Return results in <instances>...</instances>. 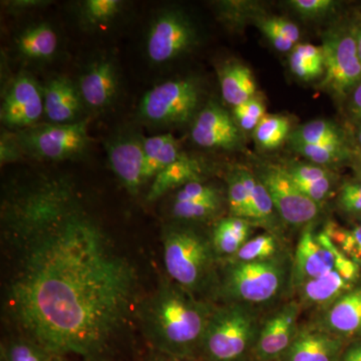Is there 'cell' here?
I'll return each mask as SVG.
<instances>
[{
	"label": "cell",
	"instance_id": "1",
	"mask_svg": "<svg viewBox=\"0 0 361 361\" xmlns=\"http://www.w3.org/2000/svg\"><path fill=\"white\" fill-rule=\"evenodd\" d=\"M4 312L51 357L108 361L137 320L134 263L70 176L28 173L1 198Z\"/></svg>",
	"mask_w": 361,
	"mask_h": 361
},
{
	"label": "cell",
	"instance_id": "2",
	"mask_svg": "<svg viewBox=\"0 0 361 361\" xmlns=\"http://www.w3.org/2000/svg\"><path fill=\"white\" fill-rule=\"evenodd\" d=\"M215 304L192 295L165 278L151 295L140 303L137 322L157 353L194 360L200 355L202 341Z\"/></svg>",
	"mask_w": 361,
	"mask_h": 361
},
{
	"label": "cell",
	"instance_id": "3",
	"mask_svg": "<svg viewBox=\"0 0 361 361\" xmlns=\"http://www.w3.org/2000/svg\"><path fill=\"white\" fill-rule=\"evenodd\" d=\"M163 258L168 278L202 300L217 296L221 261L211 234L186 223L166 226Z\"/></svg>",
	"mask_w": 361,
	"mask_h": 361
},
{
	"label": "cell",
	"instance_id": "4",
	"mask_svg": "<svg viewBox=\"0 0 361 361\" xmlns=\"http://www.w3.org/2000/svg\"><path fill=\"white\" fill-rule=\"evenodd\" d=\"M217 298L256 308L270 305L291 287L293 259L287 252L252 262L222 261Z\"/></svg>",
	"mask_w": 361,
	"mask_h": 361
},
{
	"label": "cell",
	"instance_id": "5",
	"mask_svg": "<svg viewBox=\"0 0 361 361\" xmlns=\"http://www.w3.org/2000/svg\"><path fill=\"white\" fill-rule=\"evenodd\" d=\"M261 325L256 308L238 303L216 305L200 355L206 361H242L255 348Z\"/></svg>",
	"mask_w": 361,
	"mask_h": 361
},
{
	"label": "cell",
	"instance_id": "6",
	"mask_svg": "<svg viewBox=\"0 0 361 361\" xmlns=\"http://www.w3.org/2000/svg\"><path fill=\"white\" fill-rule=\"evenodd\" d=\"M199 42V30L191 16L180 7H164L149 21L145 54L152 65H167L193 51Z\"/></svg>",
	"mask_w": 361,
	"mask_h": 361
},
{
	"label": "cell",
	"instance_id": "7",
	"mask_svg": "<svg viewBox=\"0 0 361 361\" xmlns=\"http://www.w3.org/2000/svg\"><path fill=\"white\" fill-rule=\"evenodd\" d=\"M203 90L192 77L166 80L142 96L139 116L157 127H173L189 122L200 106Z\"/></svg>",
	"mask_w": 361,
	"mask_h": 361
},
{
	"label": "cell",
	"instance_id": "8",
	"mask_svg": "<svg viewBox=\"0 0 361 361\" xmlns=\"http://www.w3.org/2000/svg\"><path fill=\"white\" fill-rule=\"evenodd\" d=\"M87 120L73 123H37L18 130L23 155L45 161H65L82 156L89 148Z\"/></svg>",
	"mask_w": 361,
	"mask_h": 361
},
{
	"label": "cell",
	"instance_id": "9",
	"mask_svg": "<svg viewBox=\"0 0 361 361\" xmlns=\"http://www.w3.org/2000/svg\"><path fill=\"white\" fill-rule=\"evenodd\" d=\"M325 75L320 87L338 96H345L361 84V61L355 37L348 32H334L323 42Z\"/></svg>",
	"mask_w": 361,
	"mask_h": 361
},
{
	"label": "cell",
	"instance_id": "10",
	"mask_svg": "<svg viewBox=\"0 0 361 361\" xmlns=\"http://www.w3.org/2000/svg\"><path fill=\"white\" fill-rule=\"evenodd\" d=\"M77 84L85 109L103 113L115 106L121 94V73L116 59L101 54L87 61L78 75Z\"/></svg>",
	"mask_w": 361,
	"mask_h": 361
},
{
	"label": "cell",
	"instance_id": "11",
	"mask_svg": "<svg viewBox=\"0 0 361 361\" xmlns=\"http://www.w3.org/2000/svg\"><path fill=\"white\" fill-rule=\"evenodd\" d=\"M44 116L42 87L30 73H18L2 92L0 120L7 129L18 130L37 125Z\"/></svg>",
	"mask_w": 361,
	"mask_h": 361
},
{
	"label": "cell",
	"instance_id": "12",
	"mask_svg": "<svg viewBox=\"0 0 361 361\" xmlns=\"http://www.w3.org/2000/svg\"><path fill=\"white\" fill-rule=\"evenodd\" d=\"M258 179L267 189L275 210L287 224H310L319 215V204L299 190L285 168L267 166L261 171Z\"/></svg>",
	"mask_w": 361,
	"mask_h": 361
},
{
	"label": "cell",
	"instance_id": "13",
	"mask_svg": "<svg viewBox=\"0 0 361 361\" xmlns=\"http://www.w3.org/2000/svg\"><path fill=\"white\" fill-rule=\"evenodd\" d=\"M302 310L298 301L279 306L263 320L255 351L259 360L271 361L282 357L298 334V318Z\"/></svg>",
	"mask_w": 361,
	"mask_h": 361
},
{
	"label": "cell",
	"instance_id": "14",
	"mask_svg": "<svg viewBox=\"0 0 361 361\" xmlns=\"http://www.w3.org/2000/svg\"><path fill=\"white\" fill-rule=\"evenodd\" d=\"M334 245L324 233L314 235L308 228L297 244L292 267L291 288L317 279L334 269Z\"/></svg>",
	"mask_w": 361,
	"mask_h": 361
},
{
	"label": "cell",
	"instance_id": "15",
	"mask_svg": "<svg viewBox=\"0 0 361 361\" xmlns=\"http://www.w3.org/2000/svg\"><path fill=\"white\" fill-rule=\"evenodd\" d=\"M144 141L139 133L125 130L111 137L106 146L111 170L132 195L144 185Z\"/></svg>",
	"mask_w": 361,
	"mask_h": 361
},
{
	"label": "cell",
	"instance_id": "16",
	"mask_svg": "<svg viewBox=\"0 0 361 361\" xmlns=\"http://www.w3.org/2000/svg\"><path fill=\"white\" fill-rule=\"evenodd\" d=\"M192 139L207 149H237L242 137L238 126L227 111L215 102L204 106L196 116L191 130Z\"/></svg>",
	"mask_w": 361,
	"mask_h": 361
},
{
	"label": "cell",
	"instance_id": "17",
	"mask_svg": "<svg viewBox=\"0 0 361 361\" xmlns=\"http://www.w3.org/2000/svg\"><path fill=\"white\" fill-rule=\"evenodd\" d=\"M44 116L51 123L66 125L80 122L85 109L77 84L65 75L51 78L44 87Z\"/></svg>",
	"mask_w": 361,
	"mask_h": 361
},
{
	"label": "cell",
	"instance_id": "18",
	"mask_svg": "<svg viewBox=\"0 0 361 361\" xmlns=\"http://www.w3.org/2000/svg\"><path fill=\"white\" fill-rule=\"evenodd\" d=\"M13 49L16 56L27 63H45L59 54V35L49 23H32L14 37Z\"/></svg>",
	"mask_w": 361,
	"mask_h": 361
},
{
	"label": "cell",
	"instance_id": "19",
	"mask_svg": "<svg viewBox=\"0 0 361 361\" xmlns=\"http://www.w3.org/2000/svg\"><path fill=\"white\" fill-rule=\"evenodd\" d=\"M343 339L316 326L299 329L284 361H339Z\"/></svg>",
	"mask_w": 361,
	"mask_h": 361
},
{
	"label": "cell",
	"instance_id": "20",
	"mask_svg": "<svg viewBox=\"0 0 361 361\" xmlns=\"http://www.w3.org/2000/svg\"><path fill=\"white\" fill-rule=\"evenodd\" d=\"M318 327L337 337L361 336V288L351 289L323 310Z\"/></svg>",
	"mask_w": 361,
	"mask_h": 361
},
{
	"label": "cell",
	"instance_id": "21",
	"mask_svg": "<svg viewBox=\"0 0 361 361\" xmlns=\"http://www.w3.org/2000/svg\"><path fill=\"white\" fill-rule=\"evenodd\" d=\"M128 4L122 0H82L75 2L73 13L78 25L87 32L113 27L125 18Z\"/></svg>",
	"mask_w": 361,
	"mask_h": 361
},
{
	"label": "cell",
	"instance_id": "22",
	"mask_svg": "<svg viewBox=\"0 0 361 361\" xmlns=\"http://www.w3.org/2000/svg\"><path fill=\"white\" fill-rule=\"evenodd\" d=\"M350 282L344 279L334 268L317 279L310 280L294 290L298 294L301 307H318L325 310L344 293L351 290Z\"/></svg>",
	"mask_w": 361,
	"mask_h": 361
},
{
	"label": "cell",
	"instance_id": "23",
	"mask_svg": "<svg viewBox=\"0 0 361 361\" xmlns=\"http://www.w3.org/2000/svg\"><path fill=\"white\" fill-rule=\"evenodd\" d=\"M203 173L200 161L183 153L178 160L161 171L153 180L147 200L155 201L171 190L179 189L188 183L200 180Z\"/></svg>",
	"mask_w": 361,
	"mask_h": 361
},
{
	"label": "cell",
	"instance_id": "24",
	"mask_svg": "<svg viewBox=\"0 0 361 361\" xmlns=\"http://www.w3.org/2000/svg\"><path fill=\"white\" fill-rule=\"evenodd\" d=\"M221 92L226 103L233 106L255 97L256 82L250 68L238 61H228L219 68Z\"/></svg>",
	"mask_w": 361,
	"mask_h": 361
},
{
	"label": "cell",
	"instance_id": "25",
	"mask_svg": "<svg viewBox=\"0 0 361 361\" xmlns=\"http://www.w3.org/2000/svg\"><path fill=\"white\" fill-rule=\"evenodd\" d=\"M250 221L243 218H223L216 223L211 232L214 249L221 262L236 255L250 237Z\"/></svg>",
	"mask_w": 361,
	"mask_h": 361
},
{
	"label": "cell",
	"instance_id": "26",
	"mask_svg": "<svg viewBox=\"0 0 361 361\" xmlns=\"http://www.w3.org/2000/svg\"><path fill=\"white\" fill-rule=\"evenodd\" d=\"M144 154L142 182L145 185L178 160L183 152L180 151L179 144L172 135L164 134L145 137Z\"/></svg>",
	"mask_w": 361,
	"mask_h": 361
},
{
	"label": "cell",
	"instance_id": "27",
	"mask_svg": "<svg viewBox=\"0 0 361 361\" xmlns=\"http://www.w3.org/2000/svg\"><path fill=\"white\" fill-rule=\"evenodd\" d=\"M238 171L247 192L250 220L260 223L271 222L276 210L267 189L258 177L252 175L249 171L245 169Z\"/></svg>",
	"mask_w": 361,
	"mask_h": 361
},
{
	"label": "cell",
	"instance_id": "28",
	"mask_svg": "<svg viewBox=\"0 0 361 361\" xmlns=\"http://www.w3.org/2000/svg\"><path fill=\"white\" fill-rule=\"evenodd\" d=\"M290 141L298 144L345 146L343 133L336 123L325 120L312 121L298 128L292 134Z\"/></svg>",
	"mask_w": 361,
	"mask_h": 361
},
{
	"label": "cell",
	"instance_id": "29",
	"mask_svg": "<svg viewBox=\"0 0 361 361\" xmlns=\"http://www.w3.org/2000/svg\"><path fill=\"white\" fill-rule=\"evenodd\" d=\"M289 130L290 123L286 116L266 115L254 130V137L261 148L274 149L281 146Z\"/></svg>",
	"mask_w": 361,
	"mask_h": 361
},
{
	"label": "cell",
	"instance_id": "30",
	"mask_svg": "<svg viewBox=\"0 0 361 361\" xmlns=\"http://www.w3.org/2000/svg\"><path fill=\"white\" fill-rule=\"evenodd\" d=\"M283 252L280 250L279 243L275 235L271 233L258 235L248 241L240 248L236 255L228 260L237 262H252V261L265 260L275 257Z\"/></svg>",
	"mask_w": 361,
	"mask_h": 361
},
{
	"label": "cell",
	"instance_id": "31",
	"mask_svg": "<svg viewBox=\"0 0 361 361\" xmlns=\"http://www.w3.org/2000/svg\"><path fill=\"white\" fill-rule=\"evenodd\" d=\"M323 233L346 257L357 264L361 263V224L353 230H345L330 222L325 226Z\"/></svg>",
	"mask_w": 361,
	"mask_h": 361
},
{
	"label": "cell",
	"instance_id": "32",
	"mask_svg": "<svg viewBox=\"0 0 361 361\" xmlns=\"http://www.w3.org/2000/svg\"><path fill=\"white\" fill-rule=\"evenodd\" d=\"M221 201L176 202L171 207V216L178 223L201 222L212 219L219 212Z\"/></svg>",
	"mask_w": 361,
	"mask_h": 361
},
{
	"label": "cell",
	"instance_id": "33",
	"mask_svg": "<svg viewBox=\"0 0 361 361\" xmlns=\"http://www.w3.org/2000/svg\"><path fill=\"white\" fill-rule=\"evenodd\" d=\"M292 149L297 153L305 157L306 159L316 165H334L343 161L348 157L345 146L336 145H308L291 142Z\"/></svg>",
	"mask_w": 361,
	"mask_h": 361
},
{
	"label": "cell",
	"instance_id": "34",
	"mask_svg": "<svg viewBox=\"0 0 361 361\" xmlns=\"http://www.w3.org/2000/svg\"><path fill=\"white\" fill-rule=\"evenodd\" d=\"M2 355L4 361H49L51 358L37 344L21 336L9 342Z\"/></svg>",
	"mask_w": 361,
	"mask_h": 361
},
{
	"label": "cell",
	"instance_id": "35",
	"mask_svg": "<svg viewBox=\"0 0 361 361\" xmlns=\"http://www.w3.org/2000/svg\"><path fill=\"white\" fill-rule=\"evenodd\" d=\"M265 104L262 99L253 97L245 103L234 106L233 118L243 130H255L265 116Z\"/></svg>",
	"mask_w": 361,
	"mask_h": 361
},
{
	"label": "cell",
	"instance_id": "36",
	"mask_svg": "<svg viewBox=\"0 0 361 361\" xmlns=\"http://www.w3.org/2000/svg\"><path fill=\"white\" fill-rule=\"evenodd\" d=\"M228 202L232 217L250 220L247 192L238 170L228 178Z\"/></svg>",
	"mask_w": 361,
	"mask_h": 361
},
{
	"label": "cell",
	"instance_id": "37",
	"mask_svg": "<svg viewBox=\"0 0 361 361\" xmlns=\"http://www.w3.org/2000/svg\"><path fill=\"white\" fill-rule=\"evenodd\" d=\"M176 202L221 201L219 192L210 185L203 184L201 180L188 183L179 188L175 195Z\"/></svg>",
	"mask_w": 361,
	"mask_h": 361
},
{
	"label": "cell",
	"instance_id": "38",
	"mask_svg": "<svg viewBox=\"0 0 361 361\" xmlns=\"http://www.w3.org/2000/svg\"><path fill=\"white\" fill-rule=\"evenodd\" d=\"M289 4L299 16L314 20L331 13L336 8L337 2L332 0H292Z\"/></svg>",
	"mask_w": 361,
	"mask_h": 361
},
{
	"label": "cell",
	"instance_id": "39",
	"mask_svg": "<svg viewBox=\"0 0 361 361\" xmlns=\"http://www.w3.org/2000/svg\"><path fill=\"white\" fill-rule=\"evenodd\" d=\"M295 184L317 182L330 177L329 171L322 166L310 165V164L293 163L285 168Z\"/></svg>",
	"mask_w": 361,
	"mask_h": 361
},
{
	"label": "cell",
	"instance_id": "40",
	"mask_svg": "<svg viewBox=\"0 0 361 361\" xmlns=\"http://www.w3.org/2000/svg\"><path fill=\"white\" fill-rule=\"evenodd\" d=\"M338 205L345 212L361 215V180L346 183L341 187Z\"/></svg>",
	"mask_w": 361,
	"mask_h": 361
},
{
	"label": "cell",
	"instance_id": "41",
	"mask_svg": "<svg viewBox=\"0 0 361 361\" xmlns=\"http://www.w3.org/2000/svg\"><path fill=\"white\" fill-rule=\"evenodd\" d=\"M292 73L303 80H311L319 78L324 73L323 66H316L310 63L302 54H299L295 49H292L289 59Z\"/></svg>",
	"mask_w": 361,
	"mask_h": 361
},
{
	"label": "cell",
	"instance_id": "42",
	"mask_svg": "<svg viewBox=\"0 0 361 361\" xmlns=\"http://www.w3.org/2000/svg\"><path fill=\"white\" fill-rule=\"evenodd\" d=\"M23 155L18 139H16V133L9 134L4 132L0 139V161L1 165H6L8 163H13L20 160Z\"/></svg>",
	"mask_w": 361,
	"mask_h": 361
},
{
	"label": "cell",
	"instance_id": "43",
	"mask_svg": "<svg viewBox=\"0 0 361 361\" xmlns=\"http://www.w3.org/2000/svg\"><path fill=\"white\" fill-rule=\"evenodd\" d=\"M301 192L315 203L320 204L331 191V178L327 177L317 182L296 184Z\"/></svg>",
	"mask_w": 361,
	"mask_h": 361
},
{
	"label": "cell",
	"instance_id": "44",
	"mask_svg": "<svg viewBox=\"0 0 361 361\" xmlns=\"http://www.w3.org/2000/svg\"><path fill=\"white\" fill-rule=\"evenodd\" d=\"M6 11L11 16H23L30 11H39L52 4L49 0H9L2 2Z\"/></svg>",
	"mask_w": 361,
	"mask_h": 361
},
{
	"label": "cell",
	"instance_id": "45",
	"mask_svg": "<svg viewBox=\"0 0 361 361\" xmlns=\"http://www.w3.org/2000/svg\"><path fill=\"white\" fill-rule=\"evenodd\" d=\"M334 256H336L334 268L341 273L344 279L348 280L350 283H355V280L360 276V264L346 257L336 246H334Z\"/></svg>",
	"mask_w": 361,
	"mask_h": 361
},
{
	"label": "cell",
	"instance_id": "46",
	"mask_svg": "<svg viewBox=\"0 0 361 361\" xmlns=\"http://www.w3.org/2000/svg\"><path fill=\"white\" fill-rule=\"evenodd\" d=\"M258 27L260 28L261 32L264 33L265 37L270 40L271 44L274 45L277 51L286 52L291 51L294 47V42L290 39H287L281 32H277L274 28L271 27L269 25L263 20H259Z\"/></svg>",
	"mask_w": 361,
	"mask_h": 361
},
{
	"label": "cell",
	"instance_id": "47",
	"mask_svg": "<svg viewBox=\"0 0 361 361\" xmlns=\"http://www.w3.org/2000/svg\"><path fill=\"white\" fill-rule=\"evenodd\" d=\"M264 20L271 27L274 28L277 32H281L294 44L298 42L299 37H300L298 26L294 25L291 21L282 18H264Z\"/></svg>",
	"mask_w": 361,
	"mask_h": 361
},
{
	"label": "cell",
	"instance_id": "48",
	"mask_svg": "<svg viewBox=\"0 0 361 361\" xmlns=\"http://www.w3.org/2000/svg\"><path fill=\"white\" fill-rule=\"evenodd\" d=\"M339 361H361V342L349 346L341 356Z\"/></svg>",
	"mask_w": 361,
	"mask_h": 361
},
{
	"label": "cell",
	"instance_id": "49",
	"mask_svg": "<svg viewBox=\"0 0 361 361\" xmlns=\"http://www.w3.org/2000/svg\"><path fill=\"white\" fill-rule=\"evenodd\" d=\"M351 111L361 118V84L353 90V99H351Z\"/></svg>",
	"mask_w": 361,
	"mask_h": 361
},
{
	"label": "cell",
	"instance_id": "50",
	"mask_svg": "<svg viewBox=\"0 0 361 361\" xmlns=\"http://www.w3.org/2000/svg\"><path fill=\"white\" fill-rule=\"evenodd\" d=\"M146 361H193V360L175 357V356L161 355V353H158V355L152 356V357H149V360Z\"/></svg>",
	"mask_w": 361,
	"mask_h": 361
},
{
	"label": "cell",
	"instance_id": "51",
	"mask_svg": "<svg viewBox=\"0 0 361 361\" xmlns=\"http://www.w3.org/2000/svg\"><path fill=\"white\" fill-rule=\"evenodd\" d=\"M356 47H357V54H358V58H360L361 61V30L360 32L356 33Z\"/></svg>",
	"mask_w": 361,
	"mask_h": 361
},
{
	"label": "cell",
	"instance_id": "52",
	"mask_svg": "<svg viewBox=\"0 0 361 361\" xmlns=\"http://www.w3.org/2000/svg\"><path fill=\"white\" fill-rule=\"evenodd\" d=\"M358 142H360L361 146V127L360 130H358Z\"/></svg>",
	"mask_w": 361,
	"mask_h": 361
},
{
	"label": "cell",
	"instance_id": "53",
	"mask_svg": "<svg viewBox=\"0 0 361 361\" xmlns=\"http://www.w3.org/2000/svg\"><path fill=\"white\" fill-rule=\"evenodd\" d=\"M360 175H361V164H360Z\"/></svg>",
	"mask_w": 361,
	"mask_h": 361
},
{
	"label": "cell",
	"instance_id": "54",
	"mask_svg": "<svg viewBox=\"0 0 361 361\" xmlns=\"http://www.w3.org/2000/svg\"><path fill=\"white\" fill-rule=\"evenodd\" d=\"M258 361H262V360H258Z\"/></svg>",
	"mask_w": 361,
	"mask_h": 361
}]
</instances>
